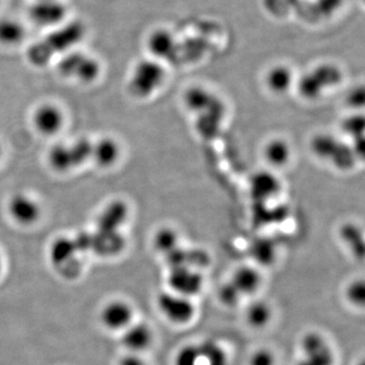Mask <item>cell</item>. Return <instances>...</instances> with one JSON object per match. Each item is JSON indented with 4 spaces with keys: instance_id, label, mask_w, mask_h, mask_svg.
Segmentation results:
<instances>
[{
    "instance_id": "1",
    "label": "cell",
    "mask_w": 365,
    "mask_h": 365,
    "mask_svg": "<svg viewBox=\"0 0 365 365\" xmlns=\"http://www.w3.org/2000/svg\"><path fill=\"white\" fill-rule=\"evenodd\" d=\"M182 101L185 107L193 115L196 130L201 136L210 138L222 130L227 107L212 91L194 86L185 91Z\"/></svg>"
},
{
    "instance_id": "2",
    "label": "cell",
    "mask_w": 365,
    "mask_h": 365,
    "mask_svg": "<svg viewBox=\"0 0 365 365\" xmlns=\"http://www.w3.org/2000/svg\"><path fill=\"white\" fill-rule=\"evenodd\" d=\"M86 26L81 21H66L56 28L51 29L43 39L34 43L26 58L35 66H45L56 56L76 49V46L86 37Z\"/></svg>"
},
{
    "instance_id": "3",
    "label": "cell",
    "mask_w": 365,
    "mask_h": 365,
    "mask_svg": "<svg viewBox=\"0 0 365 365\" xmlns=\"http://www.w3.org/2000/svg\"><path fill=\"white\" fill-rule=\"evenodd\" d=\"M309 150L319 162L339 172H350L364 158L344 137L327 132L312 137Z\"/></svg>"
},
{
    "instance_id": "4",
    "label": "cell",
    "mask_w": 365,
    "mask_h": 365,
    "mask_svg": "<svg viewBox=\"0 0 365 365\" xmlns=\"http://www.w3.org/2000/svg\"><path fill=\"white\" fill-rule=\"evenodd\" d=\"M344 73L337 64L319 63L297 78L295 88L299 97L307 102H316L329 91L342 83Z\"/></svg>"
},
{
    "instance_id": "5",
    "label": "cell",
    "mask_w": 365,
    "mask_h": 365,
    "mask_svg": "<svg viewBox=\"0 0 365 365\" xmlns=\"http://www.w3.org/2000/svg\"><path fill=\"white\" fill-rule=\"evenodd\" d=\"M167 79L165 64L158 60L144 58L136 62L128 79V91L132 97L146 100L162 90Z\"/></svg>"
},
{
    "instance_id": "6",
    "label": "cell",
    "mask_w": 365,
    "mask_h": 365,
    "mask_svg": "<svg viewBox=\"0 0 365 365\" xmlns=\"http://www.w3.org/2000/svg\"><path fill=\"white\" fill-rule=\"evenodd\" d=\"M57 71L62 78L90 85L100 76L102 66L96 57L74 49L59 57Z\"/></svg>"
},
{
    "instance_id": "7",
    "label": "cell",
    "mask_w": 365,
    "mask_h": 365,
    "mask_svg": "<svg viewBox=\"0 0 365 365\" xmlns=\"http://www.w3.org/2000/svg\"><path fill=\"white\" fill-rule=\"evenodd\" d=\"M157 307L163 318L174 325H188L196 317L197 309L193 299L170 290L158 295Z\"/></svg>"
},
{
    "instance_id": "8",
    "label": "cell",
    "mask_w": 365,
    "mask_h": 365,
    "mask_svg": "<svg viewBox=\"0 0 365 365\" xmlns=\"http://www.w3.org/2000/svg\"><path fill=\"white\" fill-rule=\"evenodd\" d=\"M28 14L34 25L51 30L66 23L68 7L62 0H33Z\"/></svg>"
},
{
    "instance_id": "9",
    "label": "cell",
    "mask_w": 365,
    "mask_h": 365,
    "mask_svg": "<svg viewBox=\"0 0 365 365\" xmlns=\"http://www.w3.org/2000/svg\"><path fill=\"white\" fill-rule=\"evenodd\" d=\"M283 191V182L277 172L261 170L250 178L249 194L254 204L272 203Z\"/></svg>"
},
{
    "instance_id": "10",
    "label": "cell",
    "mask_w": 365,
    "mask_h": 365,
    "mask_svg": "<svg viewBox=\"0 0 365 365\" xmlns=\"http://www.w3.org/2000/svg\"><path fill=\"white\" fill-rule=\"evenodd\" d=\"M7 212L16 225L32 227L39 222L42 215L41 204L35 197L28 193L14 194L7 202Z\"/></svg>"
},
{
    "instance_id": "11",
    "label": "cell",
    "mask_w": 365,
    "mask_h": 365,
    "mask_svg": "<svg viewBox=\"0 0 365 365\" xmlns=\"http://www.w3.org/2000/svg\"><path fill=\"white\" fill-rule=\"evenodd\" d=\"M302 357L297 365H334L332 348L321 334L309 332L300 343Z\"/></svg>"
},
{
    "instance_id": "12",
    "label": "cell",
    "mask_w": 365,
    "mask_h": 365,
    "mask_svg": "<svg viewBox=\"0 0 365 365\" xmlns=\"http://www.w3.org/2000/svg\"><path fill=\"white\" fill-rule=\"evenodd\" d=\"M168 285L170 292L193 299L202 292L204 277L201 271L187 267H170Z\"/></svg>"
},
{
    "instance_id": "13",
    "label": "cell",
    "mask_w": 365,
    "mask_h": 365,
    "mask_svg": "<svg viewBox=\"0 0 365 365\" xmlns=\"http://www.w3.org/2000/svg\"><path fill=\"white\" fill-rule=\"evenodd\" d=\"M32 123L41 135L55 136L66 125V114L58 105L43 103L34 110Z\"/></svg>"
},
{
    "instance_id": "14",
    "label": "cell",
    "mask_w": 365,
    "mask_h": 365,
    "mask_svg": "<svg viewBox=\"0 0 365 365\" xmlns=\"http://www.w3.org/2000/svg\"><path fill=\"white\" fill-rule=\"evenodd\" d=\"M134 309L124 299H113L107 302L100 312V321L110 331L125 330L133 323Z\"/></svg>"
},
{
    "instance_id": "15",
    "label": "cell",
    "mask_w": 365,
    "mask_h": 365,
    "mask_svg": "<svg viewBox=\"0 0 365 365\" xmlns=\"http://www.w3.org/2000/svg\"><path fill=\"white\" fill-rule=\"evenodd\" d=\"M262 158L267 165V169L278 173L292 163L294 148L287 138L272 137L262 148Z\"/></svg>"
},
{
    "instance_id": "16",
    "label": "cell",
    "mask_w": 365,
    "mask_h": 365,
    "mask_svg": "<svg viewBox=\"0 0 365 365\" xmlns=\"http://www.w3.org/2000/svg\"><path fill=\"white\" fill-rule=\"evenodd\" d=\"M121 343L128 353L143 354L150 349L155 340L153 330L150 326L143 322L132 323L122 331Z\"/></svg>"
},
{
    "instance_id": "17",
    "label": "cell",
    "mask_w": 365,
    "mask_h": 365,
    "mask_svg": "<svg viewBox=\"0 0 365 365\" xmlns=\"http://www.w3.org/2000/svg\"><path fill=\"white\" fill-rule=\"evenodd\" d=\"M146 48L151 58L165 64L176 57L177 41L174 35L165 29H157L148 35Z\"/></svg>"
},
{
    "instance_id": "18",
    "label": "cell",
    "mask_w": 365,
    "mask_h": 365,
    "mask_svg": "<svg viewBox=\"0 0 365 365\" xmlns=\"http://www.w3.org/2000/svg\"><path fill=\"white\" fill-rule=\"evenodd\" d=\"M297 78L292 67L287 64H275L268 69L264 76V85L274 96H284L295 88Z\"/></svg>"
},
{
    "instance_id": "19",
    "label": "cell",
    "mask_w": 365,
    "mask_h": 365,
    "mask_svg": "<svg viewBox=\"0 0 365 365\" xmlns=\"http://www.w3.org/2000/svg\"><path fill=\"white\" fill-rule=\"evenodd\" d=\"M78 246L73 239L63 237H58L52 242L50 248V260L53 265L66 271L64 275L71 273V269L76 274L73 267H76V253H78Z\"/></svg>"
},
{
    "instance_id": "20",
    "label": "cell",
    "mask_w": 365,
    "mask_h": 365,
    "mask_svg": "<svg viewBox=\"0 0 365 365\" xmlns=\"http://www.w3.org/2000/svg\"><path fill=\"white\" fill-rule=\"evenodd\" d=\"M122 155V148L119 141L113 137L106 136L93 143L91 160L102 169L114 167Z\"/></svg>"
},
{
    "instance_id": "21",
    "label": "cell",
    "mask_w": 365,
    "mask_h": 365,
    "mask_svg": "<svg viewBox=\"0 0 365 365\" xmlns=\"http://www.w3.org/2000/svg\"><path fill=\"white\" fill-rule=\"evenodd\" d=\"M128 205L123 201H114L105 206L98 215L97 230L106 232H120L129 218Z\"/></svg>"
},
{
    "instance_id": "22",
    "label": "cell",
    "mask_w": 365,
    "mask_h": 365,
    "mask_svg": "<svg viewBox=\"0 0 365 365\" xmlns=\"http://www.w3.org/2000/svg\"><path fill=\"white\" fill-rule=\"evenodd\" d=\"M262 280L263 278H262L260 268L245 265L235 269L232 278L228 281L244 297L256 294L260 289Z\"/></svg>"
},
{
    "instance_id": "23",
    "label": "cell",
    "mask_w": 365,
    "mask_h": 365,
    "mask_svg": "<svg viewBox=\"0 0 365 365\" xmlns=\"http://www.w3.org/2000/svg\"><path fill=\"white\" fill-rule=\"evenodd\" d=\"M364 114L359 112L348 115L341 123L343 137L354 146L362 158L364 153Z\"/></svg>"
},
{
    "instance_id": "24",
    "label": "cell",
    "mask_w": 365,
    "mask_h": 365,
    "mask_svg": "<svg viewBox=\"0 0 365 365\" xmlns=\"http://www.w3.org/2000/svg\"><path fill=\"white\" fill-rule=\"evenodd\" d=\"M47 160L51 169L61 174L71 172L78 168L71 143H61L53 145L48 153Z\"/></svg>"
},
{
    "instance_id": "25",
    "label": "cell",
    "mask_w": 365,
    "mask_h": 365,
    "mask_svg": "<svg viewBox=\"0 0 365 365\" xmlns=\"http://www.w3.org/2000/svg\"><path fill=\"white\" fill-rule=\"evenodd\" d=\"M26 31L21 21L4 18L0 20V45L13 47L21 44L25 40Z\"/></svg>"
},
{
    "instance_id": "26",
    "label": "cell",
    "mask_w": 365,
    "mask_h": 365,
    "mask_svg": "<svg viewBox=\"0 0 365 365\" xmlns=\"http://www.w3.org/2000/svg\"><path fill=\"white\" fill-rule=\"evenodd\" d=\"M181 235L176 228L172 227H163L155 232L153 235V246L155 251L167 256L181 246Z\"/></svg>"
},
{
    "instance_id": "27",
    "label": "cell",
    "mask_w": 365,
    "mask_h": 365,
    "mask_svg": "<svg viewBox=\"0 0 365 365\" xmlns=\"http://www.w3.org/2000/svg\"><path fill=\"white\" fill-rule=\"evenodd\" d=\"M339 235L342 242L357 258L362 259L364 251V232L355 223L347 222L340 228Z\"/></svg>"
},
{
    "instance_id": "28",
    "label": "cell",
    "mask_w": 365,
    "mask_h": 365,
    "mask_svg": "<svg viewBox=\"0 0 365 365\" xmlns=\"http://www.w3.org/2000/svg\"><path fill=\"white\" fill-rule=\"evenodd\" d=\"M252 259L261 266H269L277 258V246L269 237H259L251 245Z\"/></svg>"
},
{
    "instance_id": "29",
    "label": "cell",
    "mask_w": 365,
    "mask_h": 365,
    "mask_svg": "<svg viewBox=\"0 0 365 365\" xmlns=\"http://www.w3.org/2000/svg\"><path fill=\"white\" fill-rule=\"evenodd\" d=\"M272 319V309L268 302L264 300H255L246 311V321L254 329H263Z\"/></svg>"
},
{
    "instance_id": "30",
    "label": "cell",
    "mask_w": 365,
    "mask_h": 365,
    "mask_svg": "<svg viewBox=\"0 0 365 365\" xmlns=\"http://www.w3.org/2000/svg\"><path fill=\"white\" fill-rule=\"evenodd\" d=\"M346 297L348 302L357 307L364 304L365 284L364 280H355L346 288Z\"/></svg>"
},
{
    "instance_id": "31",
    "label": "cell",
    "mask_w": 365,
    "mask_h": 365,
    "mask_svg": "<svg viewBox=\"0 0 365 365\" xmlns=\"http://www.w3.org/2000/svg\"><path fill=\"white\" fill-rule=\"evenodd\" d=\"M343 0H316L314 9L321 18H328L339 11Z\"/></svg>"
},
{
    "instance_id": "32",
    "label": "cell",
    "mask_w": 365,
    "mask_h": 365,
    "mask_svg": "<svg viewBox=\"0 0 365 365\" xmlns=\"http://www.w3.org/2000/svg\"><path fill=\"white\" fill-rule=\"evenodd\" d=\"M242 295L237 292L234 285L227 281V283L223 284V287L220 290V299L223 304L227 307L237 306L241 302Z\"/></svg>"
},
{
    "instance_id": "33",
    "label": "cell",
    "mask_w": 365,
    "mask_h": 365,
    "mask_svg": "<svg viewBox=\"0 0 365 365\" xmlns=\"http://www.w3.org/2000/svg\"><path fill=\"white\" fill-rule=\"evenodd\" d=\"M275 356L267 348L256 350L249 360V365H275Z\"/></svg>"
},
{
    "instance_id": "34",
    "label": "cell",
    "mask_w": 365,
    "mask_h": 365,
    "mask_svg": "<svg viewBox=\"0 0 365 365\" xmlns=\"http://www.w3.org/2000/svg\"><path fill=\"white\" fill-rule=\"evenodd\" d=\"M364 86L353 88L348 95V105L351 106L355 111L359 112V107L364 106Z\"/></svg>"
},
{
    "instance_id": "35",
    "label": "cell",
    "mask_w": 365,
    "mask_h": 365,
    "mask_svg": "<svg viewBox=\"0 0 365 365\" xmlns=\"http://www.w3.org/2000/svg\"><path fill=\"white\" fill-rule=\"evenodd\" d=\"M118 365H148V364L140 354L127 353L119 359Z\"/></svg>"
},
{
    "instance_id": "36",
    "label": "cell",
    "mask_w": 365,
    "mask_h": 365,
    "mask_svg": "<svg viewBox=\"0 0 365 365\" xmlns=\"http://www.w3.org/2000/svg\"><path fill=\"white\" fill-rule=\"evenodd\" d=\"M2 270H4V259H2L1 254H0V276H1Z\"/></svg>"
},
{
    "instance_id": "37",
    "label": "cell",
    "mask_w": 365,
    "mask_h": 365,
    "mask_svg": "<svg viewBox=\"0 0 365 365\" xmlns=\"http://www.w3.org/2000/svg\"><path fill=\"white\" fill-rule=\"evenodd\" d=\"M287 2H290V4H294L295 2H299L300 0H287Z\"/></svg>"
},
{
    "instance_id": "38",
    "label": "cell",
    "mask_w": 365,
    "mask_h": 365,
    "mask_svg": "<svg viewBox=\"0 0 365 365\" xmlns=\"http://www.w3.org/2000/svg\"><path fill=\"white\" fill-rule=\"evenodd\" d=\"M1 157H2V148H1V145H0V160H1Z\"/></svg>"
},
{
    "instance_id": "39",
    "label": "cell",
    "mask_w": 365,
    "mask_h": 365,
    "mask_svg": "<svg viewBox=\"0 0 365 365\" xmlns=\"http://www.w3.org/2000/svg\"><path fill=\"white\" fill-rule=\"evenodd\" d=\"M0 2H1V0H0Z\"/></svg>"
}]
</instances>
